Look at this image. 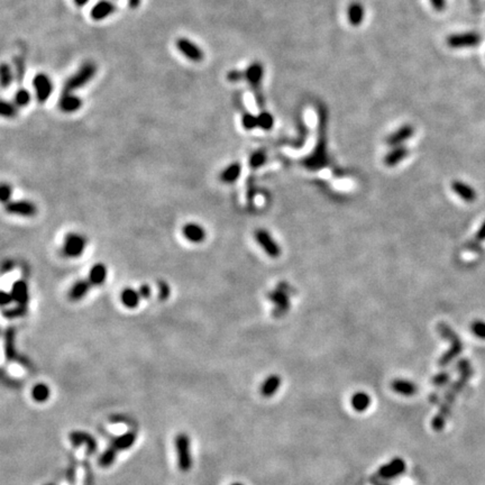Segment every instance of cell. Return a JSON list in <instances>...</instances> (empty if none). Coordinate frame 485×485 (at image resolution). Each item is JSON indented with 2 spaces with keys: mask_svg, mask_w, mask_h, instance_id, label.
Here are the masks:
<instances>
[{
  "mask_svg": "<svg viewBox=\"0 0 485 485\" xmlns=\"http://www.w3.org/2000/svg\"><path fill=\"white\" fill-rule=\"evenodd\" d=\"M135 440H136V434L134 431H128L126 434L114 438L110 445L100 456L99 464L102 467H109L116 460L117 454L121 451L128 450L132 447L135 444Z\"/></svg>",
  "mask_w": 485,
  "mask_h": 485,
  "instance_id": "6da1fadb",
  "label": "cell"
},
{
  "mask_svg": "<svg viewBox=\"0 0 485 485\" xmlns=\"http://www.w3.org/2000/svg\"><path fill=\"white\" fill-rule=\"evenodd\" d=\"M438 330H439V333L441 337H444L445 340L451 342V348L442 355L439 361H438V364L439 366L445 367L448 364L452 363L454 359L461 355V353L463 351V343L461 341V338L457 336V333L454 331L452 328L446 325L445 322H439L438 323Z\"/></svg>",
  "mask_w": 485,
  "mask_h": 485,
  "instance_id": "7a4b0ae2",
  "label": "cell"
},
{
  "mask_svg": "<svg viewBox=\"0 0 485 485\" xmlns=\"http://www.w3.org/2000/svg\"><path fill=\"white\" fill-rule=\"evenodd\" d=\"M97 72V65L93 62H87L83 64L76 74L66 80L63 87V92H73L79 88L86 86L88 82L93 79Z\"/></svg>",
  "mask_w": 485,
  "mask_h": 485,
  "instance_id": "3957f363",
  "label": "cell"
},
{
  "mask_svg": "<svg viewBox=\"0 0 485 485\" xmlns=\"http://www.w3.org/2000/svg\"><path fill=\"white\" fill-rule=\"evenodd\" d=\"M262 79H263V66L259 64L258 62H254L249 65L246 70H245V80L251 87L252 91L254 92L255 99H256V103L258 107H264V97L262 95Z\"/></svg>",
  "mask_w": 485,
  "mask_h": 485,
  "instance_id": "277c9868",
  "label": "cell"
},
{
  "mask_svg": "<svg viewBox=\"0 0 485 485\" xmlns=\"http://www.w3.org/2000/svg\"><path fill=\"white\" fill-rule=\"evenodd\" d=\"M175 451L178 456V465L182 472H189L192 467L191 442L185 434H179L175 437Z\"/></svg>",
  "mask_w": 485,
  "mask_h": 485,
  "instance_id": "5b68a950",
  "label": "cell"
},
{
  "mask_svg": "<svg viewBox=\"0 0 485 485\" xmlns=\"http://www.w3.org/2000/svg\"><path fill=\"white\" fill-rule=\"evenodd\" d=\"M87 238L81 234L69 233L64 237L62 252L67 258L80 257L87 247Z\"/></svg>",
  "mask_w": 485,
  "mask_h": 485,
  "instance_id": "8992f818",
  "label": "cell"
},
{
  "mask_svg": "<svg viewBox=\"0 0 485 485\" xmlns=\"http://www.w3.org/2000/svg\"><path fill=\"white\" fill-rule=\"evenodd\" d=\"M33 87L35 90L36 100L40 103H45L49 100L53 92V83L49 76L45 73H39L33 79Z\"/></svg>",
  "mask_w": 485,
  "mask_h": 485,
  "instance_id": "52a82bcc",
  "label": "cell"
},
{
  "mask_svg": "<svg viewBox=\"0 0 485 485\" xmlns=\"http://www.w3.org/2000/svg\"><path fill=\"white\" fill-rule=\"evenodd\" d=\"M175 46L180 53H182V55L185 56L188 60L192 62L198 63V62H201L205 59V53H203L200 46H198L190 40L183 38L178 39L175 42Z\"/></svg>",
  "mask_w": 485,
  "mask_h": 485,
  "instance_id": "ba28073f",
  "label": "cell"
},
{
  "mask_svg": "<svg viewBox=\"0 0 485 485\" xmlns=\"http://www.w3.org/2000/svg\"><path fill=\"white\" fill-rule=\"evenodd\" d=\"M481 42V35L474 32L463 33V34H454L448 36L447 44L453 49H463V48H475Z\"/></svg>",
  "mask_w": 485,
  "mask_h": 485,
  "instance_id": "9c48e42d",
  "label": "cell"
},
{
  "mask_svg": "<svg viewBox=\"0 0 485 485\" xmlns=\"http://www.w3.org/2000/svg\"><path fill=\"white\" fill-rule=\"evenodd\" d=\"M255 238H256L259 246L264 249V252L267 253L270 257L275 258L280 256L281 248L268 231H265V229H257V231L255 232Z\"/></svg>",
  "mask_w": 485,
  "mask_h": 485,
  "instance_id": "30bf717a",
  "label": "cell"
},
{
  "mask_svg": "<svg viewBox=\"0 0 485 485\" xmlns=\"http://www.w3.org/2000/svg\"><path fill=\"white\" fill-rule=\"evenodd\" d=\"M5 209L10 215H16L22 217H33L38 212V208L33 202L27 200H16L6 203Z\"/></svg>",
  "mask_w": 485,
  "mask_h": 485,
  "instance_id": "8fae6325",
  "label": "cell"
},
{
  "mask_svg": "<svg viewBox=\"0 0 485 485\" xmlns=\"http://www.w3.org/2000/svg\"><path fill=\"white\" fill-rule=\"evenodd\" d=\"M69 439L73 446L86 445L87 453L90 454V455H92V454H95L97 452L98 445H97L96 439L86 431H79V430L72 431L69 435Z\"/></svg>",
  "mask_w": 485,
  "mask_h": 485,
  "instance_id": "7c38bea8",
  "label": "cell"
},
{
  "mask_svg": "<svg viewBox=\"0 0 485 485\" xmlns=\"http://www.w3.org/2000/svg\"><path fill=\"white\" fill-rule=\"evenodd\" d=\"M405 471V463L399 457L393 458L390 463L385 464L379 469L378 475L382 478H394Z\"/></svg>",
  "mask_w": 485,
  "mask_h": 485,
  "instance_id": "4fadbf2b",
  "label": "cell"
},
{
  "mask_svg": "<svg viewBox=\"0 0 485 485\" xmlns=\"http://www.w3.org/2000/svg\"><path fill=\"white\" fill-rule=\"evenodd\" d=\"M182 235L188 242L194 244H200L206 239V231L200 223L197 222H186L182 227Z\"/></svg>",
  "mask_w": 485,
  "mask_h": 485,
  "instance_id": "5bb4252c",
  "label": "cell"
},
{
  "mask_svg": "<svg viewBox=\"0 0 485 485\" xmlns=\"http://www.w3.org/2000/svg\"><path fill=\"white\" fill-rule=\"evenodd\" d=\"M116 10V5L110 0H100L91 8L90 17L96 22H99V20H103L110 16Z\"/></svg>",
  "mask_w": 485,
  "mask_h": 485,
  "instance_id": "9a60e30c",
  "label": "cell"
},
{
  "mask_svg": "<svg viewBox=\"0 0 485 485\" xmlns=\"http://www.w3.org/2000/svg\"><path fill=\"white\" fill-rule=\"evenodd\" d=\"M10 293L13 295L14 302H16L18 306L27 307L29 301V289L28 284L24 280L15 281L12 285V290Z\"/></svg>",
  "mask_w": 485,
  "mask_h": 485,
  "instance_id": "2e32d148",
  "label": "cell"
},
{
  "mask_svg": "<svg viewBox=\"0 0 485 485\" xmlns=\"http://www.w3.org/2000/svg\"><path fill=\"white\" fill-rule=\"evenodd\" d=\"M81 107L82 100L79 97L73 95V92H62L59 100V108L61 109V111L66 114L76 113Z\"/></svg>",
  "mask_w": 485,
  "mask_h": 485,
  "instance_id": "e0dca14e",
  "label": "cell"
},
{
  "mask_svg": "<svg viewBox=\"0 0 485 485\" xmlns=\"http://www.w3.org/2000/svg\"><path fill=\"white\" fill-rule=\"evenodd\" d=\"M452 189L458 197H461V199L466 202H474L477 198L476 191L471 185L464 183L462 181H454L452 183Z\"/></svg>",
  "mask_w": 485,
  "mask_h": 485,
  "instance_id": "ac0fdd59",
  "label": "cell"
},
{
  "mask_svg": "<svg viewBox=\"0 0 485 485\" xmlns=\"http://www.w3.org/2000/svg\"><path fill=\"white\" fill-rule=\"evenodd\" d=\"M414 133H415V129L413 126H410V125H404V126L396 130L395 133L390 135V136L387 138V143L390 146H395L396 147V146H400L403 142H405V140H408L411 136H413Z\"/></svg>",
  "mask_w": 485,
  "mask_h": 485,
  "instance_id": "d6986e66",
  "label": "cell"
},
{
  "mask_svg": "<svg viewBox=\"0 0 485 485\" xmlns=\"http://www.w3.org/2000/svg\"><path fill=\"white\" fill-rule=\"evenodd\" d=\"M107 274L108 270L106 265L103 263H97L92 265L89 270L87 280L89 281L91 285H101L107 280Z\"/></svg>",
  "mask_w": 485,
  "mask_h": 485,
  "instance_id": "ffe728a7",
  "label": "cell"
},
{
  "mask_svg": "<svg viewBox=\"0 0 485 485\" xmlns=\"http://www.w3.org/2000/svg\"><path fill=\"white\" fill-rule=\"evenodd\" d=\"M269 299L272 300L276 305V309L274 310L275 316H282L284 312L289 310V296L283 291L275 290L269 293Z\"/></svg>",
  "mask_w": 485,
  "mask_h": 485,
  "instance_id": "44dd1931",
  "label": "cell"
},
{
  "mask_svg": "<svg viewBox=\"0 0 485 485\" xmlns=\"http://www.w3.org/2000/svg\"><path fill=\"white\" fill-rule=\"evenodd\" d=\"M91 284L88 280H78L69 290V299L72 301H80L88 294Z\"/></svg>",
  "mask_w": 485,
  "mask_h": 485,
  "instance_id": "7402d4cb",
  "label": "cell"
},
{
  "mask_svg": "<svg viewBox=\"0 0 485 485\" xmlns=\"http://www.w3.org/2000/svg\"><path fill=\"white\" fill-rule=\"evenodd\" d=\"M140 299L142 298H140L138 290H135L130 288V286L125 288L121 293L122 304L124 307L128 308V309H135V308H137Z\"/></svg>",
  "mask_w": 485,
  "mask_h": 485,
  "instance_id": "603a6c76",
  "label": "cell"
},
{
  "mask_svg": "<svg viewBox=\"0 0 485 485\" xmlns=\"http://www.w3.org/2000/svg\"><path fill=\"white\" fill-rule=\"evenodd\" d=\"M241 173H242V165L239 164L238 162H234V163L229 164L227 168H225L221 171L219 178H220L221 182H223V183L231 184L237 181V179L241 176Z\"/></svg>",
  "mask_w": 485,
  "mask_h": 485,
  "instance_id": "cb8c5ba5",
  "label": "cell"
},
{
  "mask_svg": "<svg viewBox=\"0 0 485 485\" xmlns=\"http://www.w3.org/2000/svg\"><path fill=\"white\" fill-rule=\"evenodd\" d=\"M391 388H392L394 392L405 396L415 395L417 391H418V387H417L415 383L406 380H394L393 382L391 383Z\"/></svg>",
  "mask_w": 485,
  "mask_h": 485,
  "instance_id": "d4e9b609",
  "label": "cell"
},
{
  "mask_svg": "<svg viewBox=\"0 0 485 485\" xmlns=\"http://www.w3.org/2000/svg\"><path fill=\"white\" fill-rule=\"evenodd\" d=\"M409 151L404 146H396L384 158V164L387 166H394L408 156Z\"/></svg>",
  "mask_w": 485,
  "mask_h": 485,
  "instance_id": "484cf974",
  "label": "cell"
},
{
  "mask_svg": "<svg viewBox=\"0 0 485 485\" xmlns=\"http://www.w3.org/2000/svg\"><path fill=\"white\" fill-rule=\"evenodd\" d=\"M281 385V378L279 375H270V377L264 381L262 384V388H260V393H262L263 396L265 398H270L272 396L276 391L279 390Z\"/></svg>",
  "mask_w": 485,
  "mask_h": 485,
  "instance_id": "4316f807",
  "label": "cell"
},
{
  "mask_svg": "<svg viewBox=\"0 0 485 485\" xmlns=\"http://www.w3.org/2000/svg\"><path fill=\"white\" fill-rule=\"evenodd\" d=\"M5 344H6V355L10 361H18V356L16 354V348H15V329L14 328H8L5 333Z\"/></svg>",
  "mask_w": 485,
  "mask_h": 485,
  "instance_id": "83f0119b",
  "label": "cell"
},
{
  "mask_svg": "<svg viewBox=\"0 0 485 485\" xmlns=\"http://www.w3.org/2000/svg\"><path fill=\"white\" fill-rule=\"evenodd\" d=\"M348 20L353 26H358L362 24L364 18V9L361 4L354 3L348 7Z\"/></svg>",
  "mask_w": 485,
  "mask_h": 485,
  "instance_id": "f1b7e54d",
  "label": "cell"
},
{
  "mask_svg": "<svg viewBox=\"0 0 485 485\" xmlns=\"http://www.w3.org/2000/svg\"><path fill=\"white\" fill-rule=\"evenodd\" d=\"M371 404V398L365 392H356L352 396V406L358 413L366 410Z\"/></svg>",
  "mask_w": 485,
  "mask_h": 485,
  "instance_id": "f546056e",
  "label": "cell"
},
{
  "mask_svg": "<svg viewBox=\"0 0 485 485\" xmlns=\"http://www.w3.org/2000/svg\"><path fill=\"white\" fill-rule=\"evenodd\" d=\"M51 395V390L49 388L48 384L45 383H38L34 385V388L32 390V398L36 401V402H45L48 401Z\"/></svg>",
  "mask_w": 485,
  "mask_h": 485,
  "instance_id": "4dcf8cb0",
  "label": "cell"
},
{
  "mask_svg": "<svg viewBox=\"0 0 485 485\" xmlns=\"http://www.w3.org/2000/svg\"><path fill=\"white\" fill-rule=\"evenodd\" d=\"M15 78V72L12 70V67L7 63L2 64V69H0V79H2V87L6 89L10 85H12Z\"/></svg>",
  "mask_w": 485,
  "mask_h": 485,
  "instance_id": "1f68e13d",
  "label": "cell"
},
{
  "mask_svg": "<svg viewBox=\"0 0 485 485\" xmlns=\"http://www.w3.org/2000/svg\"><path fill=\"white\" fill-rule=\"evenodd\" d=\"M30 100H32V95H30V92L28 90L24 89V88H19L14 96L15 105H16L18 108L29 105Z\"/></svg>",
  "mask_w": 485,
  "mask_h": 485,
  "instance_id": "d6a6232c",
  "label": "cell"
},
{
  "mask_svg": "<svg viewBox=\"0 0 485 485\" xmlns=\"http://www.w3.org/2000/svg\"><path fill=\"white\" fill-rule=\"evenodd\" d=\"M267 162V154H265L264 151H256L254 152L251 156H249L248 163L249 166L252 169H258L260 166H263Z\"/></svg>",
  "mask_w": 485,
  "mask_h": 485,
  "instance_id": "836d02e7",
  "label": "cell"
},
{
  "mask_svg": "<svg viewBox=\"0 0 485 485\" xmlns=\"http://www.w3.org/2000/svg\"><path fill=\"white\" fill-rule=\"evenodd\" d=\"M18 113V108L13 102H9L6 100L2 101V106H0V114L5 118H14L16 117Z\"/></svg>",
  "mask_w": 485,
  "mask_h": 485,
  "instance_id": "e575fe53",
  "label": "cell"
},
{
  "mask_svg": "<svg viewBox=\"0 0 485 485\" xmlns=\"http://www.w3.org/2000/svg\"><path fill=\"white\" fill-rule=\"evenodd\" d=\"M257 123H258V127L262 128L264 130H270L273 127L274 124V119L273 116L268 111H262L258 116H257Z\"/></svg>",
  "mask_w": 485,
  "mask_h": 485,
  "instance_id": "d590c367",
  "label": "cell"
},
{
  "mask_svg": "<svg viewBox=\"0 0 485 485\" xmlns=\"http://www.w3.org/2000/svg\"><path fill=\"white\" fill-rule=\"evenodd\" d=\"M14 66H15V77H16V80L18 83H22L24 81L25 78V71H26V66H25V62L20 56H16L14 59Z\"/></svg>",
  "mask_w": 485,
  "mask_h": 485,
  "instance_id": "8d00e7d4",
  "label": "cell"
},
{
  "mask_svg": "<svg viewBox=\"0 0 485 485\" xmlns=\"http://www.w3.org/2000/svg\"><path fill=\"white\" fill-rule=\"evenodd\" d=\"M242 125L246 130H252L258 127L257 116H254L251 113L244 111V114L242 115Z\"/></svg>",
  "mask_w": 485,
  "mask_h": 485,
  "instance_id": "74e56055",
  "label": "cell"
},
{
  "mask_svg": "<svg viewBox=\"0 0 485 485\" xmlns=\"http://www.w3.org/2000/svg\"><path fill=\"white\" fill-rule=\"evenodd\" d=\"M26 312H27V307L17 305L15 308H10V309L4 310L3 315H4V317L9 318V319H14V318L25 316Z\"/></svg>",
  "mask_w": 485,
  "mask_h": 485,
  "instance_id": "f35d334b",
  "label": "cell"
},
{
  "mask_svg": "<svg viewBox=\"0 0 485 485\" xmlns=\"http://www.w3.org/2000/svg\"><path fill=\"white\" fill-rule=\"evenodd\" d=\"M471 330L476 337L485 340V321L474 320L471 325Z\"/></svg>",
  "mask_w": 485,
  "mask_h": 485,
  "instance_id": "ab89813d",
  "label": "cell"
},
{
  "mask_svg": "<svg viewBox=\"0 0 485 485\" xmlns=\"http://www.w3.org/2000/svg\"><path fill=\"white\" fill-rule=\"evenodd\" d=\"M158 291H159V299L162 301H165L169 299L171 294V288L168 282L165 281H159L158 282Z\"/></svg>",
  "mask_w": 485,
  "mask_h": 485,
  "instance_id": "60d3db41",
  "label": "cell"
},
{
  "mask_svg": "<svg viewBox=\"0 0 485 485\" xmlns=\"http://www.w3.org/2000/svg\"><path fill=\"white\" fill-rule=\"evenodd\" d=\"M451 381V374L448 372H440L436 374L431 380V383L436 387H444Z\"/></svg>",
  "mask_w": 485,
  "mask_h": 485,
  "instance_id": "b9f144b4",
  "label": "cell"
},
{
  "mask_svg": "<svg viewBox=\"0 0 485 485\" xmlns=\"http://www.w3.org/2000/svg\"><path fill=\"white\" fill-rule=\"evenodd\" d=\"M12 196H13L12 185H9L8 183H3L2 186H0V200L6 205V203L10 202Z\"/></svg>",
  "mask_w": 485,
  "mask_h": 485,
  "instance_id": "7bdbcfd3",
  "label": "cell"
},
{
  "mask_svg": "<svg viewBox=\"0 0 485 485\" xmlns=\"http://www.w3.org/2000/svg\"><path fill=\"white\" fill-rule=\"evenodd\" d=\"M457 369H458V372H460V374L469 375V377H472V375H473L472 365L465 358H463V359H461V361H458Z\"/></svg>",
  "mask_w": 485,
  "mask_h": 485,
  "instance_id": "ee69618b",
  "label": "cell"
},
{
  "mask_svg": "<svg viewBox=\"0 0 485 485\" xmlns=\"http://www.w3.org/2000/svg\"><path fill=\"white\" fill-rule=\"evenodd\" d=\"M227 80L229 82L236 83L245 80V71L241 70H231L227 73Z\"/></svg>",
  "mask_w": 485,
  "mask_h": 485,
  "instance_id": "f6af8a7d",
  "label": "cell"
},
{
  "mask_svg": "<svg viewBox=\"0 0 485 485\" xmlns=\"http://www.w3.org/2000/svg\"><path fill=\"white\" fill-rule=\"evenodd\" d=\"M138 292H139V295H140V298L142 299H148L151 294H152V290H151V286L148 284H140L139 286V289H138Z\"/></svg>",
  "mask_w": 485,
  "mask_h": 485,
  "instance_id": "bcb514c9",
  "label": "cell"
},
{
  "mask_svg": "<svg viewBox=\"0 0 485 485\" xmlns=\"http://www.w3.org/2000/svg\"><path fill=\"white\" fill-rule=\"evenodd\" d=\"M12 302H14L12 293H10V292L3 291L2 292V298H0V304H2V306L7 307V306L12 304Z\"/></svg>",
  "mask_w": 485,
  "mask_h": 485,
  "instance_id": "7dc6e473",
  "label": "cell"
},
{
  "mask_svg": "<svg viewBox=\"0 0 485 485\" xmlns=\"http://www.w3.org/2000/svg\"><path fill=\"white\" fill-rule=\"evenodd\" d=\"M430 3L437 12H442L446 7V0H430Z\"/></svg>",
  "mask_w": 485,
  "mask_h": 485,
  "instance_id": "c3c4849f",
  "label": "cell"
},
{
  "mask_svg": "<svg viewBox=\"0 0 485 485\" xmlns=\"http://www.w3.org/2000/svg\"><path fill=\"white\" fill-rule=\"evenodd\" d=\"M15 267V264L13 260H10V259H7V260H5V262L3 263V272L4 273H6V272H10V271H12Z\"/></svg>",
  "mask_w": 485,
  "mask_h": 485,
  "instance_id": "681fc988",
  "label": "cell"
},
{
  "mask_svg": "<svg viewBox=\"0 0 485 485\" xmlns=\"http://www.w3.org/2000/svg\"><path fill=\"white\" fill-rule=\"evenodd\" d=\"M475 237L477 241H485V221L482 223V226L479 227V229L477 231L476 235H475Z\"/></svg>",
  "mask_w": 485,
  "mask_h": 485,
  "instance_id": "f907efd6",
  "label": "cell"
},
{
  "mask_svg": "<svg viewBox=\"0 0 485 485\" xmlns=\"http://www.w3.org/2000/svg\"><path fill=\"white\" fill-rule=\"evenodd\" d=\"M140 2H142V0H128V5L130 8L136 9L140 5Z\"/></svg>",
  "mask_w": 485,
  "mask_h": 485,
  "instance_id": "816d5d0a",
  "label": "cell"
},
{
  "mask_svg": "<svg viewBox=\"0 0 485 485\" xmlns=\"http://www.w3.org/2000/svg\"><path fill=\"white\" fill-rule=\"evenodd\" d=\"M73 2H74L76 6L83 7V6H86L88 3H89V0H73Z\"/></svg>",
  "mask_w": 485,
  "mask_h": 485,
  "instance_id": "f5cc1de1",
  "label": "cell"
},
{
  "mask_svg": "<svg viewBox=\"0 0 485 485\" xmlns=\"http://www.w3.org/2000/svg\"><path fill=\"white\" fill-rule=\"evenodd\" d=\"M232 485H243V484H241V483H234V484H232Z\"/></svg>",
  "mask_w": 485,
  "mask_h": 485,
  "instance_id": "db71d44e",
  "label": "cell"
}]
</instances>
